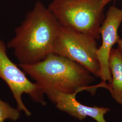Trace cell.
<instances>
[{"mask_svg":"<svg viewBox=\"0 0 122 122\" xmlns=\"http://www.w3.org/2000/svg\"><path fill=\"white\" fill-rule=\"evenodd\" d=\"M61 27L48 8L37 1L8 46L14 50L20 64L38 62L53 53Z\"/></svg>","mask_w":122,"mask_h":122,"instance_id":"6da1fadb","label":"cell"},{"mask_svg":"<svg viewBox=\"0 0 122 122\" xmlns=\"http://www.w3.org/2000/svg\"><path fill=\"white\" fill-rule=\"evenodd\" d=\"M20 67L33 79L44 93L47 91L77 94L87 91L92 94L102 87L101 83L91 86L94 76L81 64L65 57L51 53L33 64H20Z\"/></svg>","mask_w":122,"mask_h":122,"instance_id":"7a4b0ae2","label":"cell"},{"mask_svg":"<svg viewBox=\"0 0 122 122\" xmlns=\"http://www.w3.org/2000/svg\"><path fill=\"white\" fill-rule=\"evenodd\" d=\"M112 0H52L48 10L61 26L97 39L105 19V8Z\"/></svg>","mask_w":122,"mask_h":122,"instance_id":"3957f363","label":"cell"},{"mask_svg":"<svg viewBox=\"0 0 122 122\" xmlns=\"http://www.w3.org/2000/svg\"><path fill=\"white\" fill-rule=\"evenodd\" d=\"M97 49L96 39L94 37L61 26L53 53L76 62L100 78Z\"/></svg>","mask_w":122,"mask_h":122,"instance_id":"277c9868","label":"cell"},{"mask_svg":"<svg viewBox=\"0 0 122 122\" xmlns=\"http://www.w3.org/2000/svg\"><path fill=\"white\" fill-rule=\"evenodd\" d=\"M4 43L0 39V78L12 92L18 109L24 111L26 116H29L31 113L23 102L22 95L27 94L33 101L45 106L44 91L37 83L30 81L25 72L9 58Z\"/></svg>","mask_w":122,"mask_h":122,"instance_id":"5b68a950","label":"cell"},{"mask_svg":"<svg viewBox=\"0 0 122 122\" xmlns=\"http://www.w3.org/2000/svg\"><path fill=\"white\" fill-rule=\"evenodd\" d=\"M122 23V9L114 5L110 6L105 15L100 29L102 44L98 48L97 55L100 66V76L102 81H112L109 68V55L113 46L117 44L120 38L118 30Z\"/></svg>","mask_w":122,"mask_h":122,"instance_id":"8992f818","label":"cell"},{"mask_svg":"<svg viewBox=\"0 0 122 122\" xmlns=\"http://www.w3.org/2000/svg\"><path fill=\"white\" fill-rule=\"evenodd\" d=\"M44 94L58 109L80 121L89 117L96 122H107L105 115L110 111L109 108L85 105L76 100V93L67 94L47 91L45 92Z\"/></svg>","mask_w":122,"mask_h":122,"instance_id":"52a82bcc","label":"cell"},{"mask_svg":"<svg viewBox=\"0 0 122 122\" xmlns=\"http://www.w3.org/2000/svg\"><path fill=\"white\" fill-rule=\"evenodd\" d=\"M109 66L112 81L108 90L113 100L122 105V53L118 48L110 52Z\"/></svg>","mask_w":122,"mask_h":122,"instance_id":"ba28073f","label":"cell"},{"mask_svg":"<svg viewBox=\"0 0 122 122\" xmlns=\"http://www.w3.org/2000/svg\"><path fill=\"white\" fill-rule=\"evenodd\" d=\"M20 110L11 107L6 102L0 99V122L6 119L16 121L20 117Z\"/></svg>","mask_w":122,"mask_h":122,"instance_id":"9c48e42d","label":"cell"},{"mask_svg":"<svg viewBox=\"0 0 122 122\" xmlns=\"http://www.w3.org/2000/svg\"><path fill=\"white\" fill-rule=\"evenodd\" d=\"M117 44H118V48L120 50V51L122 53V38L120 37L117 43Z\"/></svg>","mask_w":122,"mask_h":122,"instance_id":"30bf717a","label":"cell"},{"mask_svg":"<svg viewBox=\"0 0 122 122\" xmlns=\"http://www.w3.org/2000/svg\"><path fill=\"white\" fill-rule=\"evenodd\" d=\"M118 0H112V1H114V2L117 1H118Z\"/></svg>","mask_w":122,"mask_h":122,"instance_id":"8fae6325","label":"cell"}]
</instances>
